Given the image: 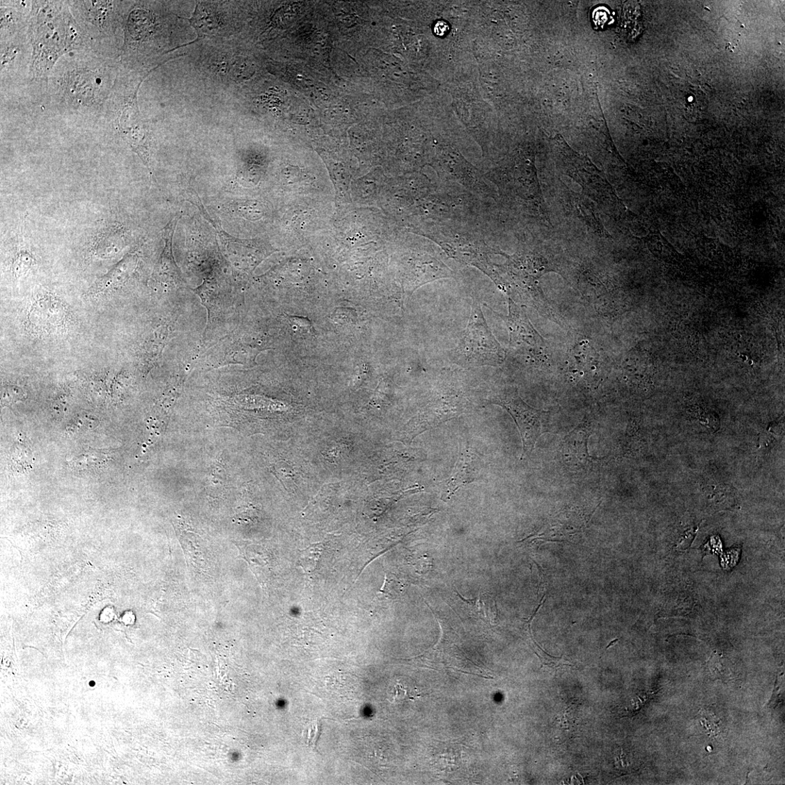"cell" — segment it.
<instances>
[{"label": "cell", "instance_id": "cell-14", "mask_svg": "<svg viewBox=\"0 0 785 785\" xmlns=\"http://www.w3.org/2000/svg\"><path fill=\"white\" fill-rule=\"evenodd\" d=\"M323 554V547L320 544L312 545L302 551L300 563L303 569L308 573L315 570Z\"/></svg>", "mask_w": 785, "mask_h": 785}, {"label": "cell", "instance_id": "cell-5", "mask_svg": "<svg viewBox=\"0 0 785 785\" xmlns=\"http://www.w3.org/2000/svg\"><path fill=\"white\" fill-rule=\"evenodd\" d=\"M137 92L130 100L121 120L120 130L125 141L149 168L148 133L140 114Z\"/></svg>", "mask_w": 785, "mask_h": 785}, {"label": "cell", "instance_id": "cell-17", "mask_svg": "<svg viewBox=\"0 0 785 785\" xmlns=\"http://www.w3.org/2000/svg\"><path fill=\"white\" fill-rule=\"evenodd\" d=\"M25 396L26 394L19 387L8 386L3 389V400L8 405L20 402Z\"/></svg>", "mask_w": 785, "mask_h": 785}, {"label": "cell", "instance_id": "cell-16", "mask_svg": "<svg viewBox=\"0 0 785 785\" xmlns=\"http://www.w3.org/2000/svg\"><path fill=\"white\" fill-rule=\"evenodd\" d=\"M708 667L714 676H717L720 678H725L726 677L730 676L728 667L723 664L720 656L717 654H712L708 662Z\"/></svg>", "mask_w": 785, "mask_h": 785}, {"label": "cell", "instance_id": "cell-3", "mask_svg": "<svg viewBox=\"0 0 785 785\" xmlns=\"http://www.w3.org/2000/svg\"><path fill=\"white\" fill-rule=\"evenodd\" d=\"M490 401L492 404L504 407L511 415L521 434L523 457L530 454L544 433L543 419L547 412L528 405L516 389L497 393Z\"/></svg>", "mask_w": 785, "mask_h": 785}, {"label": "cell", "instance_id": "cell-1", "mask_svg": "<svg viewBox=\"0 0 785 785\" xmlns=\"http://www.w3.org/2000/svg\"><path fill=\"white\" fill-rule=\"evenodd\" d=\"M450 357L465 368L497 366L505 360L504 350L493 336L477 300H474L469 324Z\"/></svg>", "mask_w": 785, "mask_h": 785}, {"label": "cell", "instance_id": "cell-20", "mask_svg": "<svg viewBox=\"0 0 785 785\" xmlns=\"http://www.w3.org/2000/svg\"><path fill=\"white\" fill-rule=\"evenodd\" d=\"M320 722L311 724V726L308 727L307 743L309 747H316L317 742H318L320 737Z\"/></svg>", "mask_w": 785, "mask_h": 785}, {"label": "cell", "instance_id": "cell-13", "mask_svg": "<svg viewBox=\"0 0 785 785\" xmlns=\"http://www.w3.org/2000/svg\"><path fill=\"white\" fill-rule=\"evenodd\" d=\"M227 484V474L224 464L217 461L211 467L207 481V488L211 492H221Z\"/></svg>", "mask_w": 785, "mask_h": 785}, {"label": "cell", "instance_id": "cell-19", "mask_svg": "<svg viewBox=\"0 0 785 785\" xmlns=\"http://www.w3.org/2000/svg\"><path fill=\"white\" fill-rule=\"evenodd\" d=\"M96 424L97 420L95 419H91V417L86 415L80 416L78 417V419H76L72 424H70V430L76 431L78 430H81L84 428V427L86 428H87L88 429H91L92 428L95 427Z\"/></svg>", "mask_w": 785, "mask_h": 785}, {"label": "cell", "instance_id": "cell-8", "mask_svg": "<svg viewBox=\"0 0 785 785\" xmlns=\"http://www.w3.org/2000/svg\"><path fill=\"white\" fill-rule=\"evenodd\" d=\"M566 206L569 207L567 208L570 209L578 219L586 224L600 238H608V233L600 221L595 206L589 199L572 191L566 194Z\"/></svg>", "mask_w": 785, "mask_h": 785}, {"label": "cell", "instance_id": "cell-7", "mask_svg": "<svg viewBox=\"0 0 785 785\" xmlns=\"http://www.w3.org/2000/svg\"><path fill=\"white\" fill-rule=\"evenodd\" d=\"M177 219H172L162 231L164 247L157 265L155 274L160 279L175 283L181 280L180 272L176 265L173 251V239Z\"/></svg>", "mask_w": 785, "mask_h": 785}, {"label": "cell", "instance_id": "cell-22", "mask_svg": "<svg viewBox=\"0 0 785 785\" xmlns=\"http://www.w3.org/2000/svg\"><path fill=\"white\" fill-rule=\"evenodd\" d=\"M447 26H448L445 22H438L436 24V26H435V29H434V31H435L436 34L437 36H442L445 34L446 31L448 30Z\"/></svg>", "mask_w": 785, "mask_h": 785}, {"label": "cell", "instance_id": "cell-4", "mask_svg": "<svg viewBox=\"0 0 785 785\" xmlns=\"http://www.w3.org/2000/svg\"><path fill=\"white\" fill-rule=\"evenodd\" d=\"M506 321L510 332L509 356L526 364L541 361L544 354L543 340L527 315L511 300H509V314Z\"/></svg>", "mask_w": 785, "mask_h": 785}, {"label": "cell", "instance_id": "cell-11", "mask_svg": "<svg viewBox=\"0 0 785 785\" xmlns=\"http://www.w3.org/2000/svg\"><path fill=\"white\" fill-rule=\"evenodd\" d=\"M168 337L169 331L162 327L157 329L146 343L142 364L147 370L151 369L160 358Z\"/></svg>", "mask_w": 785, "mask_h": 785}, {"label": "cell", "instance_id": "cell-10", "mask_svg": "<svg viewBox=\"0 0 785 785\" xmlns=\"http://www.w3.org/2000/svg\"><path fill=\"white\" fill-rule=\"evenodd\" d=\"M133 256H127L116 265L114 268L94 286L90 294H98L108 291L125 281L132 270V265L135 264Z\"/></svg>", "mask_w": 785, "mask_h": 785}, {"label": "cell", "instance_id": "cell-9", "mask_svg": "<svg viewBox=\"0 0 785 785\" xmlns=\"http://www.w3.org/2000/svg\"><path fill=\"white\" fill-rule=\"evenodd\" d=\"M479 465L478 457L472 452L466 450L459 458L455 472L446 483L444 495L446 499H449L459 488L476 479Z\"/></svg>", "mask_w": 785, "mask_h": 785}, {"label": "cell", "instance_id": "cell-2", "mask_svg": "<svg viewBox=\"0 0 785 785\" xmlns=\"http://www.w3.org/2000/svg\"><path fill=\"white\" fill-rule=\"evenodd\" d=\"M557 143L566 173L605 212L615 213L617 198L604 174L589 160L575 153L561 137L557 138Z\"/></svg>", "mask_w": 785, "mask_h": 785}, {"label": "cell", "instance_id": "cell-18", "mask_svg": "<svg viewBox=\"0 0 785 785\" xmlns=\"http://www.w3.org/2000/svg\"><path fill=\"white\" fill-rule=\"evenodd\" d=\"M93 6L94 7L91 8L92 10L91 12L92 20L95 22V24L102 26L107 17L109 4L102 2L100 3H97V4H93Z\"/></svg>", "mask_w": 785, "mask_h": 785}, {"label": "cell", "instance_id": "cell-12", "mask_svg": "<svg viewBox=\"0 0 785 785\" xmlns=\"http://www.w3.org/2000/svg\"><path fill=\"white\" fill-rule=\"evenodd\" d=\"M391 696L395 703L401 704L407 700H414L423 696L421 690L415 686L413 681L408 678L396 680L391 692Z\"/></svg>", "mask_w": 785, "mask_h": 785}, {"label": "cell", "instance_id": "cell-21", "mask_svg": "<svg viewBox=\"0 0 785 785\" xmlns=\"http://www.w3.org/2000/svg\"><path fill=\"white\" fill-rule=\"evenodd\" d=\"M609 13L604 8H598L593 13L594 22L596 26H603L609 20Z\"/></svg>", "mask_w": 785, "mask_h": 785}, {"label": "cell", "instance_id": "cell-15", "mask_svg": "<svg viewBox=\"0 0 785 785\" xmlns=\"http://www.w3.org/2000/svg\"><path fill=\"white\" fill-rule=\"evenodd\" d=\"M33 264V258L27 252H21L16 255L13 263V273L16 278H20L26 274Z\"/></svg>", "mask_w": 785, "mask_h": 785}, {"label": "cell", "instance_id": "cell-6", "mask_svg": "<svg viewBox=\"0 0 785 785\" xmlns=\"http://www.w3.org/2000/svg\"><path fill=\"white\" fill-rule=\"evenodd\" d=\"M591 426L584 422L577 426L566 436L561 445V454L564 462L572 469H583L591 461L588 442L591 434Z\"/></svg>", "mask_w": 785, "mask_h": 785}]
</instances>
